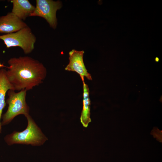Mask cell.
<instances>
[{"instance_id":"3957f363","label":"cell","mask_w":162,"mask_h":162,"mask_svg":"<svg viewBox=\"0 0 162 162\" xmlns=\"http://www.w3.org/2000/svg\"><path fill=\"white\" fill-rule=\"evenodd\" d=\"M27 91L25 89L17 93L13 90H8V97L6 101L8 107L2 116V126L8 124L18 115L22 114L26 117L29 115L30 108L26 101Z\"/></svg>"},{"instance_id":"277c9868","label":"cell","mask_w":162,"mask_h":162,"mask_svg":"<svg viewBox=\"0 0 162 162\" xmlns=\"http://www.w3.org/2000/svg\"><path fill=\"white\" fill-rule=\"evenodd\" d=\"M7 48L18 46L20 47L25 54L31 52L34 48L36 38L28 26L16 32L0 35Z\"/></svg>"},{"instance_id":"7a4b0ae2","label":"cell","mask_w":162,"mask_h":162,"mask_svg":"<svg viewBox=\"0 0 162 162\" xmlns=\"http://www.w3.org/2000/svg\"><path fill=\"white\" fill-rule=\"evenodd\" d=\"M26 117L27 125L25 130L20 132L14 131L4 137V141L8 145L21 144L39 146L43 145L48 140L31 116L28 115Z\"/></svg>"},{"instance_id":"30bf717a","label":"cell","mask_w":162,"mask_h":162,"mask_svg":"<svg viewBox=\"0 0 162 162\" xmlns=\"http://www.w3.org/2000/svg\"><path fill=\"white\" fill-rule=\"evenodd\" d=\"M83 83V108L80 116V121L85 127L88 126L89 123L91 122L90 118V100L89 98V90L88 85Z\"/></svg>"},{"instance_id":"5b68a950","label":"cell","mask_w":162,"mask_h":162,"mask_svg":"<svg viewBox=\"0 0 162 162\" xmlns=\"http://www.w3.org/2000/svg\"><path fill=\"white\" fill-rule=\"evenodd\" d=\"M62 7V3L59 1L36 0L35 10L30 16H38L44 18L50 27L55 29L57 24L56 13Z\"/></svg>"},{"instance_id":"8fae6325","label":"cell","mask_w":162,"mask_h":162,"mask_svg":"<svg viewBox=\"0 0 162 162\" xmlns=\"http://www.w3.org/2000/svg\"><path fill=\"white\" fill-rule=\"evenodd\" d=\"M5 66L3 64H2L0 63V68L5 67Z\"/></svg>"},{"instance_id":"52a82bcc","label":"cell","mask_w":162,"mask_h":162,"mask_svg":"<svg viewBox=\"0 0 162 162\" xmlns=\"http://www.w3.org/2000/svg\"><path fill=\"white\" fill-rule=\"evenodd\" d=\"M28 25L12 12L0 16V33L8 34L18 31Z\"/></svg>"},{"instance_id":"7c38bea8","label":"cell","mask_w":162,"mask_h":162,"mask_svg":"<svg viewBox=\"0 0 162 162\" xmlns=\"http://www.w3.org/2000/svg\"><path fill=\"white\" fill-rule=\"evenodd\" d=\"M159 60V59L158 58H156V61H158Z\"/></svg>"},{"instance_id":"ba28073f","label":"cell","mask_w":162,"mask_h":162,"mask_svg":"<svg viewBox=\"0 0 162 162\" xmlns=\"http://www.w3.org/2000/svg\"><path fill=\"white\" fill-rule=\"evenodd\" d=\"M13 4L11 12L22 20H25L30 16L34 11L35 7L28 0H12Z\"/></svg>"},{"instance_id":"6da1fadb","label":"cell","mask_w":162,"mask_h":162,"mask_svg":"<svg viewBox=\"0 0 162 162\" xmlns=\"http://www.w3.org/2000/svg\"><path fill=\"white\" fill-rule=\"evenodd\" d=\"M8 69L6 71L7 78L15 90L27 91L42 83L47 71L42 63L28 56L10 58Z\"/></svg>"},{"instance_id":"8992f818","label":"cell","mask_w":162,"mask_h":162,"mask_svg":"<svg viewBox=\"0 0 162 162\" xmlns=\"http://www.w3.org/2000/svg\"><path fill=\"white\" fill-rule=\"evenodd\" d=\"M83 50L78 51L73 49L69 53V63L65 68V70L75 72L79 74L82 82H84V77L92 80L91 75L89 73L85 65L83 56Z\"/></svg>"},{"instance_id":"9c48e42d","label":"cell","mask_w":162,"mask_h":162,"mask_svg":"<svg viewBox=\"0 0 162 162\" xmlns=\"http://www.w3.org/2000/svg\"><path fill=\"white\" fill-rule=\"evenodd\" d=\"M6 71L5 69L3 68L0 70V134L1 133L2 130L1 120L3 110L6 105L5 100L6 93L9 90H15L7 78Z\"/></svg>"}]
</instances>
